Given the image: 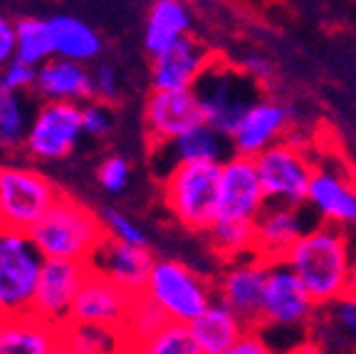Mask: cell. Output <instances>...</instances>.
<instances>
[{"instance_id": "cell-1", "label": "cell", "mask_w": 356, "mask_h": 354, "mask_svg": "<svg viewBox=\"0 0 356 354\" xmlns=\"http://www.w3.org/2000/svg\"><path fill=\"white\" fill-rule=\"evenodd\" d=\"M305 288L319 307H329L351 293L356 268V231L354 228L314 223L284 255Z\"/></svg>"}, {"instance_id": "cell-2", "label": "cell", "mask_w": 356, "mask_h": 354, "mask_svg": "<svg viewBox=\"0 0 356 354\" xmlns=\"http://www.w3.org/2000/svg\"><path fill=\"white\" fill-rule=\"evenodd\" d=\"M317 310L319 305L287 263H267L265 300H262V317L257 330L265 334L273 352H277L280 339L284 334L289 339V347L300 349V342L317 317Z\"/></svg>"}, {"instance_id": "cell-3", "label": "cell", "mask_w": 356, "mask_h": 354, "mask_svg": "<svg viewBox=\"0 0 356 354\" xmlns=\"http://www.w3.org/2000/svg\"><path fill=\"white\" fill-rule=\"evenodd\" d=\"M44 258L89 263L102 240L109 236L102 216L74 199L60 196L42 221L30 231Z\"/></svg>"}, {"instance_id": "cell-4", "label": "cell", "mask_w": 356, "mask_h": 354, "mask_svg": "<svg viewBox=\"0 0 356 354\" xmlns=\"http://www.w3.org/2000/svg\"><path fill=\"white\" fill-rule=\"evenodd\" d=\"M218 161L178 164L161 178L163 203L171 216L188 231L208 233L218 218Z\"/></svg>"}, {"instance_id": "cell-5", "label": "cell", "mask_w": 356, "mask_h": 354, "mask_svg": "<svg viewBox=\"0 0 356 354\" xmlns=\"http://www.w3.org/2000/svg\"><path fill=\"white\" fill-rule=\"evenodd\" d=\"M193 89L203 109V119L228 137L240 122L243 111L260 97V84L255 79L248 77L238 65L216 57L193 84Z\"/></svg>"}, {"instance_id": "cell-6", "label": "cell", "mask_w": 356, "mask_h": 354, "mask_svg": "<svg viewBox=\"0 0 356 354\" xmlns=\"http://www.w3.org/2000/svg\"><path fill=\"white\" fill-rule=\"evenodd\" d=\"M44 255L30 233L0 226V307L8 315L33 312Z\"/></svg>"}, {"instance_id": "cell-7", "label": "cell", "mask_w": 356, "mask_h": 354, "mask_svg": "<svg viewBox=\"0 0 356 354\" xmlns=\"http://www.w3.org/2000/svg\"><path fill=\"white\" fill-rule=\"evenodd\" d=\"M144 293L173 322H193L216 300V288L200 272L178 261H154Z\"/></svg>"}, {"instance_id": "cell-8", "label": "cell", "mask_w": 356, "mask_h": 354, "mask_svg": "<svg viewBox=\"0 0 356 354\" xmlns=\"http://www.w3.org/2000/svg\"><path fill=\"white\" fill-rule=\"evenodd\" d=\"M60 196V188L35 169L0 167V226L30 233Z\"/></svg>"}, {"instance_id": "cell-9", "label": "cell", "mask_w": 356, "mask_h": 354, "mask_svg": "<svg viewBox=\"0 0 356 354\" xmlns=\"http://www.w3.org/2000/svg\"><path fill=\"white\" fill-rule=\"evenodd\" d=\"M314 159L305 144L280 139L255 156V167L265 188L267 203H305L314 174Z\"/></svg>"}, {"instance_id": "cell-10", "label": "cell", "mask_w": 356, "mask_h": 354, "mask_svg": "<svg viewBox=\"0 0 356 354\" xmlns=\"http://www.w3.org/2000/svg\"><path fill=\"white\" fill-rule=\"evenodd\" d=\"M305 203L319 223L356 228V174L341 156L314 159Z\"/></svg>"}, {"instance_id": "cell-11", "label": "cell", "mask_w": 356, "mask_h": 354, "mask_svg": "<svg viewBox=\"0 0 356 354\" xmlns=\"http://www.w3.org/2000/svg\"><path fill=\"white\" fill-rule=\"evenodd\" d=\"M82 129V105L77 102H44L30 119L25 149L33 159H65L77 146Z\"/></svg>"}, {"instance_id": "cell-12", "label": "cell", "mask_w": 356, "mask_h": 354, "mask_svg": "<svg viewBox=\"0 0 356 354\" xmlns=\"http://www.w3.org/2000/svg\"><path fill=\"white\" fill-rule=\"evenodd\" d=\"M89 270H92L89 263L82 261L44 258L38 290L33 298L35 315L55 327H62L65 322L72 320L74 300H77Z\"/></svg>"}, {"instance_id": "cell-13", "label": "cell", "mask_w": 356, "mask_h": 354, "mask_svg": "<svg viewBox=\"0 0 356 354\" xmlns=\"http://www.w3.org/2000/svg\"><path fill=\"white\" fill-rule=\"evenodd\" d=\"M267 206L265 188L255 167V156L230 154L220 164L218 183V218L255 223Z\"/></svg>"}, {"instance_id": "cell-14", "label": "cell", "mask_w": 356, "mask_h": 354, "mask_svg": "<svg viewBox=\"0 0 356 354\" xmlns=\"http://www.w3.org/2000/svg\"><path fill=\"white\" fill-rule=\"evenodd\" d=\"M265 277L267 261L257 253L233 258L216 280V298L238 312L248 327H257L265 300Z\"/></svg>"}, {"instance_id": "cell-15", "label": "cell", "mask_w": 356, "mask_h": 354, "mask_svg": "<svg viewBox=\"0 0 356 354\" xmlns=\"http://www.w3.org/2000/svg\"><path fill=\"white\" fill-rule=\"evenodd\" d=\"M206 122L193 87L154 89L144 107V127L151 146L171 141L195 124Z\"/></svg>"}, {"instance_id": "cell-16", "label": "cell", "mask_w": 356, "mask_h": 354, "mask_svg": "<svg viewBox=\"0 0 356 354\" xmlns=\"http://www.w3.org/2000/svg\"><path fill=\"white\" fill-rule=\"evenodd\" d=\"M317 223L307 203H267L255 221V253L262 261H284L289 248Z\"/></svg>"}, {"instance_id": "cell-17", "label": "cell", "mask_w": 356, "mask_h": 354, "mask_svg": "<svg viewBox=\"0 0 356 354\" xmlns=\"http://www.w3.org/2000/svg\"><path fill=\"white\" fill-rule=\"evenodd\" d=\"M230 154H233V144L228 134L208 122H200L181 137L156 144L151 161H154V171H159V176L163 178L178 164H195V161L222 164Z\"/></svg>"}, {"instance_id": "cell-18", "label": "cell", "mask_w": 356, "mask_h": 354, "mask_svg": "<svg viewBox=\"0 0 356 354\" xmlns=\"http://www.w3.org/2000/svg\"><path fill=\"white\" fill-rule=\"evenodd\" d=\"M289 122H292V109L284 102L273 100V97H257L243 111L240 122L230 132L233 151L245 156H257L284 137Z\"/></svg>"}, {"instance_id": "cell-19", "label": "cell", "mask_w": 356, "mask_h": 354, "mask_svg": "<svg viewBox=\"0 0 356 354\" xmlns=\"http://www.w3.org/2000/svg\"><path fill=\"white\" fill-rule=\"evenodd\" d=\"M134 298H136V293L119 285L117 280H111V277L102 275L97 270H89L87 280H84L82 290L74 300L72 320L124 330Z\"/></svg>"}, {"instance_id": "cell-20", "label": "cell", "mask_w": 356, "mask_h": 354, "mask_svg": "<svg viewBox=\"0 0 356 354\" xmlns=\"http://www.w3.org/2000/svg\"><path fill=\"white\" fill-rule=\"evenodd\" d=\"M213 62V52L198 40H178L166 50L151 55V87L154 89H181L193 87L198 77Z\"/></svg>"}, {"instance_id": "cell-21", "label": "cell", "mask_w": 356, "mask_h": 354, "mask_svg": "<svg viewBox=\"0 0 356 354\" xmlns=\"http://www.w3.org/2000/svg\"><path fill=\"white\" fill-rule=\"evenodd\" d=\"M154 261L156 258L151 255L149 245L124 243V240L106 236L97 248V253L92 255L89 268L111 277V280H117L119 285H124L131 293H141Z\"/></svg>"}, {"instance_id": "cell-22", "label": "cell", "mask_w": 356, "mask_h": 354, "mask_svg": "<svg viewBox=\"0 0 356 354\" xmlns=\"http://www.w3.org/2000/svg\"><path fill=\"white\" fill-rule=\"evenodd\" d=\"M35 92L44 102H77V105H82V102L95 97L92 70H87L84 62L55 55L38 67Z\"/></svg>"}, {"instance_id": "cell-23", "label": "cell", "mask_w": 356, "mask_h": 354, "mask_svg": "<svg viewBox=\"0 0 356 354\" xmlns=\"http://www.w3.org/2000/svg\"><path fill=\"white\" fill-rule=\"evenodd\" d=\"M198 354H230L248 325L235 310L220 300H213L193 322H188Z\"/></svg>"}, {"instance_id": "cell-24", "label": "cell", "mask_w": 356, "mask_h": 354, "mask_svg": "<svg viewBox=\"0 0 356 354\" xmlns=\"http://www.w3.org/2000/svg\"><path fill=\"white\" fill-rule=\"evenodd\" d=\"M60 352V327L35 312L10 315L0 332V354H50Z\"/></svg>"}, {"instance_id": "cell-25", "label": "cell", "mask_w": 356, "mask_h": 354, "mask_svg": "<svg viewBox=\"0 0 356 354\" xmlns=\"http://www.w3.org/2000/svg\"><path fill=\"white\" fill-rule=\"evenodd\" d=\"M193 20H191L188 6L184 0H154V6L146 17L144 28V47L149 55L166 50L178 40L191 35Z\"/></svg>"}, {"instance_id": "cell-26", "label": "cell", "mask_w": 356, "mask_h": 354, "mask_svg": "<svg viewBox=\"0 0 356 354\" xmlns=\"http://www.w3.org/2000/svg\"><path fill=\"white\" fill-rule=\"evenodd\" d=\"M127 337L122 330L95 322L70 320L60 327V352L72 354H104V352H124Z\"/></svg>"}, {"instance_id": "cell-27", "label": "cell", "mask_w": 356, "mask_h": 354, "mask_svg": "<svg viewBox=\"0 0 356 354\" xmlns=\"http://www.w3.org/2000/svg\"><path fill=\"white\" fill-rule=\"evenodd\" d=\"M52 35H55V55L77 62H92L102 55L104 45L92 25L74 15H57L50 17Z\"/></svg>"}, {"instance_id": "cell-28", "label": "cell", "mask_w": 356, "mask_h": 354, "mask_svg": "<svg viewBox=\"0 0 356 354\" xmlns=\"http://www.w3.org/2000/svg\"><path fill=\"white\" fill-rule=\"evenodd\" d=\"M17 28V47L15 57L30 62V65H42L50 57H55V35H52V22L42 17H22L15 22Z\"/></svg>"}, {"instance_id": "cell-29", "label": "cell", "mask_w": 356, "mask_h": 354, "mask_svg": "<svg viewBox=\"0 0 356 354\" xmlns=\"http://www.w3.org/2000/svg\"><path fill=\"white\" fill-rule=\"evenodd\" d=\"M211 245L222 261H233L240 255L255 253V223L250 221H228V218H216L206 233Z\"/></svg>"}, {"instance_id": "cell-30", "label": "cell", "mask_w": 356, "mask_h": 354, "mask_svg": "<svg viewBox=\"0 0 356 354\" xmlns=\"http://www.w3.org/2000/svg\"><path fill=\"white\" fill-rule=\"evenodd\" d=\"M166 322H168V315L144 293V290L136 293L131 312H129L127 322H124V330H122L124 337H127V349H139L141 344L154 332H159Z\"/></svg>"}, {"instance_id": "cell-31", "label": "cell", "mask_w": 356, "mask_h": 354, "mask_svg": "<svg viewBox=\"0 0 356 354\" xmlns=\"http://www.w3.org/2000/svg\"><path fill=\"white\" fill-rule=\"evenodd\" d=\"M139 352H146V354H198V347H195V339H193V334H191V327L186 325V322L168 320L159 332H154L144 344H141Z\"/></svg>"}, {"instance_id": "cell-32", "label": "cell", "mask_w": 356, "mask_h": 354, "mask_svg": "<svg viewBox=\"0 0 356 354\" xmlns=\"http://www.w3.org/2000/svg\"><path fill=\"white\" fill-rule=\"evenodd\" d=\"M28 111H25V102L20 100V94L10 92L6 100L0 102V146L13 149V146L25 144L28 137Z\"/></svg>"}, {"instance_id": "cell-33", "label": "cell", "mask_w": 356, "mask_h": 354, "mask_svg": "<svg viewBox=\"0 0 356 354\" xmlns=\"http://www.w3.org/2000/svg\"><path fill=\"white\" fill-rule=\"evenodd\" d=\"M102 221L111 238H119L124 243H134V245H149V236L141 231V226L134 218H129L127 213L117 208H106L102 210Z\"/></svg>"}, {"instance_id": "cell-34", "label": "cell", "mask_w": 356, "mask_h": 354, "mask_svg": "<svg viewBox=\"0 0 356 354\" xmlns=\"http://www.w3.org/2000/svg\"><path fill=\"white\" fill-rule=\"evenodd\" d=\"M82 129L87 137H109L111 129H114V116H111L106 102L95 100V97L82 102Z\"/></svg>"}, {"instance_id": "cell-35", "label": "cell", "mask_w": 356, "mask_h": 354, "mask_svg": "<svg viewBox=\"0 0 356 354\" xmlns=\"http://www.w3.org/2000/svg\"><path fill=\"white\" fill-rule=\"evenodd\" d=\"M99 183L106 194H122L124 188L129 186V176H131V169H129V161L124 156H109V159L102 161L99 171Z\"/></svg>"}, {"instance_id": "cell-36", "label": "cell", "mask_w": 356, "mask_h": 354, "mask_svg": "<svg viewBox=\"0 0 356 354\" xmlns=\"http://www.w3.org/2000/svg\"><path fill=\"white\" fill-rule=\"evenodd\" d=\"M0 75H3V82L10 92H25V89H35V79H38V65H30V62L20 60V57H13L8 65L0 67Z\"/></svg>"}, {"instance_id": "cell-37", "label": "cell", "mask_w": 356, "mask_h": 354, "mask_svg": "<svg viewBox=\"0 0 356 354\" xmlns=\"http://www.w3.org/2000/svg\"><path fill=\"white\" fill-rule=\"evenodd\" d=\"M329 317H332L334 330H339L349 339H356V295L349 293L329 305Z\"/></svg>"}, {"instance_id": "cell-38", "label": "cell", "mask_w": 356, "mask_h": 354, "mask_svg": "<svg viewBox=\"0 0 356 354\" xmlns=\"http://www.w3.org/2000/svg\"><path fill=\"white\" fill-rule=\"evenodd\" d=\"M235 65L250 79H255L257 84H267L275 79V62L270 57L260 55V52H245Z\"/></svg>"}, {"instance_id": "cell-39", "label": "cell", "mask_w": 356, "mask_h": 354, "mask_svg": "<svg viewBox=\"0 0 356 354\" xmlns=\"http://www.w3.org/2000/svg\"><path fill=\"white\" fill-rule=\"evenodd\" d=\"M92 79H95V100H102V102H114L119 94V75L117 70L106 62L97 65L92 70Z\"/></svg>"}, {"instance_id": "cell-40", "label": "cell", "mask_w": 356, "mask_h": 354, "mask_svg": "<svg viewBox=\"0 0 356 354\" xmlns=\"http://www.w3.org/2000/svg\"><path fill=\"white\" fill-rule=\"evenodd\" d=\"M270 344H267L265 334L257 330V327H248L243 332V337L235 342L233 352L230 354H270Z\"/></svg>"}, {"instance_id": "cell-41", "label": "cell", "mask_w": 356, "mask_h": 354, "mask_svg": "<svg viewBox=\"0 0 356 354\" xmlns=\"http://www.w3.org/2000/svg\"><path fill=\"white\" fill-rule=\"evenodd\" d=\"M15 47H17L15 22L0 13V67L8 65V62L15 57Z\"/></svg>"}, {"instance_id": "cell-42", "label": "cell", "mask_w": 356, "mask_h": 354, "mask_svg": "<svg viewBox=\"0 0 356 354\" xmlns=\"http://www.w3.org/2000/svg\"><path fill=\"white\" fill-rule=\"evenodd\" d=\"M8 94H10V89H8V87H6V82H3V75H0V102L6 100Z\"/></svg>"}, {"instance_id": "cell-43", "label": "cell", "mask_w": 356, "mask_h": 354, "mask_svg": "<svg viewBox=\"0 0 356 354\" xmlns=\"http://www.w3.org/2000/svg\"><path fill=\"white\" fill-rule=\"evenodd\" d=\"M8 317H10V315H8V312H6V310H3V307H0V332H3V327H6Z\"/></svg>"}, {"instance_id": "cell-44", "label": "cell", "mask_w": 356, "mask_h": 354, "mask_svg": "<svg viewBox=\"0 0 356 354\" xmlns=\"http://www.w3.org/2000/svg\"><path fill=\"white\" fill-rule=\"evenodd\" d=\"M351 293L356 295V268H354V282H351Z\"/></svg>"}, {"instance_id": "cell-45", "label": "cell", "mask_w": 356, "mask_h": 354, "mask_svg": "<svg viewBox=\"0 0 356 354\" xmlns=\"http://www.w3.org/2000/svg\"><path fill=\"white\" fill-rule=\"evenodd\" d=\"M354 231H356V228H354Z\"/></svg>"}]
</instances>
